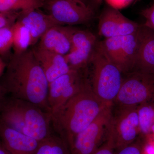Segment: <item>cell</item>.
<instances>
[{"label": "cell", "instance_id": "26", "mask_svg": "<svg viewBox=\"0 0 154 154\" xmlns=\"http://www.w3.org/2000/svg\"><path fill=\"white\" fill-rule=\"evenodd\" d=\"M141 14L145 19L143 25L154 31V3L150 7L143 10Z\"/></svg>", "mask_w": 154, "mask_h": 154}, {"label": "cell", "instance_id": "27", "mask_svg": "<svg viewBox=\"0 0 154 154\" xmlns=\"http://www.w3.org/2000/svg\"><path fill=\"white\" fill-rule=\"evenodd\" d=\"M116 151L111 142L106 139L93 154H115Z\"/></svg>", "mask_w": 154, "mask_h": 154}, {"label": "cell", "instance_id": "32", "mask_svg": "<svg viewBox=\"0 0 154 154\" xmlns=\"http://www.w3.org/2000/svg\"><path fill=\"white\" fill-rule=\"evenodd\" d=\"M0 154H10L0 141Z\"/></svg>", "mask_w": 154, "mask_h": 154}, {"label": "cell", "instance_id": "21", "mask_svg": "<svg viewBox=\"0 0 154 154\" xmlns=\"http://www.w3.org/2000/svg\"><path fill=\"white\" fill-rule=\"evenodd\" d=\"M44 5L45 0H0V11L27 12L39 9Z\"/></svg>", "mask_w": 154, "mask_h": 154}, {"label": "cell", "instance_id": "8", "mask_svg": "<svg viewBox=\"0 0 154 154\" xmlns=\"http://www.w3.org/2000/svg\"><path fill=\"white\" fill-rule=\"evenodd\" d=\"M83 70H71L49 83L48 103L51 116L57 112L82 88L88 78L83 74Z\"/></svg>", "mask_w": 154, "mask_h": 154}, {"label": "cell", "instance_id": "25", "mask_svg": "<svg viewBox=\"0 0 154 154\" xmlns=\"http://www.w3.org/2000/svg\"><path fill=\"white\" fill-rule=\"evenodd\" d=\"M22 11L2 12L0 15V29L13 26L17 22Z\"/></svg>", "mask_w": 154, "mask_h": 154}, {"label": "cell", "instance_id": "11", "mask_svg": "<svg viewBox=\"0 0 154 154\" xmlns=\"http://www.w3.org/2000/svg\"><path fill=\"white\" fill-rule=\"evenodd\" d=\"M140 25L125 17L117 9L108 7L99 17L98 31L105 38L123 36L134 33Z\"/></svg>", "mask_w": 154, "mask_h": 154}, {"label": "cell", "instance_id": "2", "mask_svg": "<svg viewBox=\"0 0 154 154\" xmlns=\"http://www.w3.org/2000/svg\"><path fill=\"white\" fill-rule=\"evenodd\" d=\"M108 105L96 97L87 78L81 90L51 115V125L69 148L77 135L89 126Z\"/></svg>", "mask_w": 154, "mask_h": 154}, {"label": "cell", "instance_id": "12", "mask_svg": "<svg viewBox=\"0 0 154 154\" xmlns=\"http://www.w3.org/2000/svg\"><path fill=\"white\" fill-rule=\"evenodd\" d=\"M1 141L10 154H35L40 142L0 121Z\"/></svg>", "mask_w": 154, "mask_h": 154}, {"label": "cell", "instance_id": "15", "mask_svg": "<svg viewBox=\"0 0 154 154\" xmlns=\"http://www.w3.org/2000/svg\"><path fill=\"white\" fill-rule=\"evenodd\" d=\"M17 21L28 28L31 37V46L36 45L42 36L50 28L60 25L49 14L37 10L22 12Z\"/></svg>", "mask_w": 154, "mask_h": 154}, {"label": "cell", "instance_id": "1", "mask_svg": "<svg viewBox=\"0 0 154 154\" xmlns=\"http://www.w3.org/2000/svg\"><path fill=\"white\" fill-rule=\"evenodd\" d=\"M0 85L11 97L35 104L50 113L48 83L31 48L11 54Z\"/></svg>", "mask_w": 154, "mask_h": 154}, {"label": "cell", "instance_id": "5", "mask_svg": "<svg viewBox=\"0 0 154 154\" xmlns=\"http://www.w3.org/2000/svg\"><path fill=\"white\" fill-rule=\"evenodd\" d=\"M154 101V75L134 71L123 74L121 88L113 105L137 107Z\"/></svg>", "mask_w": 154, "mask_h": 154}, {"label": "cell", "instance_id": "13", "mask_svg": "<svg viewBox=\"0 0 154 154\" xmlns=\"http://www.w3.org/2000/svg\"><path fill=\"white\" fill-rule=\"evenodd\" d=\"M75 28L69 26H53L42 36L37 45L43 49L65 56L71 49L72 35Z\"/></svg>", "mask_w": 154, "mask_h": 154}, {"label": "cell", "instance_id": "3", "mask_svg": "<svg viewBox=\"0 0 154 154\" xmlns=\"http://www.w3.org/2000/svg\"><path fill=\"white\" fill-rule=\"evenodd\" d=\"M0 121L39 142L52 134L49 113L31 102L14 97L5 98L2 103Z\"/></svg>", "mask_w": 154, "mask_h": 154}, {"label": "cell", "instance_id": "34", "mask_svg": "<svg viewBox=\"0 0 154 154\" xmlns=\"http://www.w3.org/2000/svg\"><path fill=\"white\" fill-rule=\"evenodd\" d=\"M2 12H1V11H0V15H1V14H2Z\"/></svg>", "mask_w": 154, "mask_h": 154}, {"label": "cell", "instance_id": "9", "mask_svg": "<svg viewBox=\"0 0 154 154\" xmlns=\"http://www.w3.org/2000/svg\"><path fill=\"white\" fill-rule=\"evenodd\" d=\"M49 14L60 25L88 24L94 18V10L86 4L74 0H45Z\"/></svg>", "mask_w": 154, "mask_h": 154}, {"label": "cell", "instance_id": "23", "mask_svg": "<svg viewBox=\"0 0 154 154\" xmlns=\"http://www.w3.org/2000/svg\"><path fill=\"white\" fill-rule=\"evenodd\" d=\"M13 26L0 29V56L3 59L8 57V60L11 55L13 46Z\"/></svg>", "mask_w": 154, "mask_h": 154}, {"label": "cell", "instance_id": "28", "mask_svg": "<svg viewBox=\"0 0 154 154\" xmlns=\"http://www.w3.org/2000/svg\"><path fill=\"white\" fill-rule=\"evenodd\" d=\"M107 1L109 4L113 6V7H112L113 8H114L115 6H116V7H122L125 5H127L132 0H107Z\"/></svg>", "mask_w": 154, "mask_h": 154}, {"label": "cell", "instance_id": "31", "mask_svg": "<svg viewBox=\"0 0 154 154\" xmlns=\"http://www.w3.org/2000/svg\"><path fill=\"white\" fill-rule=\"evenodd\" d=\"M102 1L103 0H91L92 5H93L92 8L93 9V8H96L99 7L102 4Z\"/></svg>", "mask_w": 154, "mask_h": 154}, {"label": "cell", "instance_id": "20", "mask_svg": "<svg viewBox=\"0 0 154 154\" xmlns=\"http://www.w3.org/2000/svg\"><path fill=\"white\" fill-rule=\"evenodd\" d=\"M12 28L14 53L20 54L25 52L31 46V37L29 30L17 20Z\"/></svg>", "mask_w": 154, "mask_h": 154}, {"label": "cell", "instance_id": "17", "mask_svg": "<svg viewBox=\"0 0 154 154\" xmlns=\"http://www.w3.org/2000/svg\"><path fill=\"white\" fill-rule=\"evenodd\" d=\"M141 27V25L138 30L134 33L122 36V72L123 74L132 72L134 68L140 45Z\"/></svg>", "mask_w": 154, "mask_h": 154}, {"label": "cell", "instance_id": "19", "mask_svg": "<svg viewBox=\"0 0 154 154\" xmlns=\"http://www.w3.org/2000/svg\"><path fill=\"white\" fill-rule=\"evenodd\" d=\"M35 154H70L66 142L59 136L51 134L39 143Z\"/></svg>", "mask_w": 154, "mask_h": 154}, {"label": "cell", "instance_id": "33", "mask_svg": "<svg viewBox=\"0 0 154 154\" xmlns=\"http://www.w3.org/2000/svg\"><path fill=\"white\" fill-rule=\"evenodd\" d=\"M74 1H76L79 2L83 3V4H86L85 3V0H74Z\"/></svg>", "mask_w": 154, "mask_h": 154}, {"label": "cell", "instance_id": "6", "mask_svg": "<svg viewBox=\"0 0 154 154\" xmlns=\"http://www.w3.org/2000/svg\"><path fill=\"white\" fill-rule=\"evenodd\" d=\"M137 107H112L106 139L111 142L116 151L132 143L139 137Z\"/></svg>", "mask_w": 154, "mask_h": 154}, {"label": "cell", "instance_id": "18", "mask_svg": "<svg viewBox=\"0 0 154 154\" xmlns=\"http://www.w3.org/2000/svg\"><path fill=\"white\" fill-rule=\"evenodd\" d=\"M139 137L145 139L150 135L154 126V101L146 102L137 107Z\"/></svg>", "mask_w": 154, "mask_h": 154}, {"label": "cell", "instance_id": "30", "mask_svg": "<svg viewBox=\"0 0 154 154\" xmlns=\"http://www.w3.org/2000/svg\"><path fill=\"white\" fill-rule=\"evenodd\" d=\"M7 63L4 59L0 57V77L2 75L5 70Z\"/></svg>", "mask_w": 154, "mask_h": 154}, {"label": "cell", "instance_id": "14", "mask_svg": "<svg viewBox=\"0 0 154 154\" xmlns=\"http://www.w3.org/2000/svg\"><path fill=\"white\" fill-rule=\"evenodd\" d=\"M31 48L48 83L69 72L70 68L64 55L51 52L34 45Z\"/></svg>", "mask_w": 154, "mask_h": 154}, {"label": "cell", "instance_id": "24", "mask_svg": "<svg viewBox=\"0 0 154 154\" xmlns=\"http://www.w3.org/2000/svg\"><path fill=\"white\" fill-rule=\"evenodd\" d=\"M146 147L144 139L139 137L132 143L116 151L115 154H146Z\"/></svg>", "mask_w": 154, "mask_h": 154}, {"label": "cell", "instance_id": "4", "mask_svg": "<svg viewBox=\"0 0 154 154\" xmlns=\"http://www.w3.org/2000/svg\"><path fill=\"white\" fill-rule=\"evenodd\" d=\"M90 64L93 70L89 81L94 94L106 105H113L121 88L123 74L107 55L101 41L97 42Z\"/></svg>", "mask_w": 154, "mask_h": 154}, {"label": "cell", "instance_id": "10", "mask_svg": "<svg viewBox=\"0 0 154 154\" xmlns=\"http://www.w3.org/2000/svg\"><path fill=\"white\" fill-rule=\"evenodd\" d=\"M71 47L65 56L71 69L83 70L90 64L96 44L97 37L88 30L75 28L72 36Z\"/></svg>", "mask_w": 154, "mask_h": 154}, {"label": "cell", "instance_id": "7", "mask_svg": "<svg viewBox=\"0 0 154 154\" xmlns=\"http://www.w3.org/2000/svg\"><path fill=\"white\" fill-rule=\"evenodd\" d=\"M113 105H108L89 126L75 137L69 147L70 154H93L107 138Z\"/></svg>", "mask_w": 154, "mask_h": 154}, {"label": "cell", "instance_id": "22", "mask_svg": "<svg viewBox=\"0 0 154 154\" xmlns=\"http://www.w3.org/2000/svg\"><path fill=\"white\" fill-rule=\"evenodd\" d=\"M122 36L105 38L104 40L101 41L107 55L121 71L122 65Z\"/></svg>", "mask_w": 154, "mask_h": 154}, {"label": "cell", "instance_id": "29", "mask_svg": "<svg viewBox=\"0 0 154 154\" xmlns=\"http://www.w3.org/2000/svg\"><path fill=\"white\" fill-rule=\"evenodd\" d=\"M7 94L5 89L0 85V107L4 99L6 98L5 96Z\"/></svg>", "mask_w": 154, "mask_h": 154}, {"label": "cell", "instance_id": "16", "mask_svg": "<svg viewBox=\"0 0 154 154\" xmlns=\"http://www.w3.org/2000/svg\"><path fill=\"white\" fill-rule=\"evenodd\" d=\"M134 71L154 75V31L143 24Z\"/></svg>", "mask_w": 154, "mask_h": 154}]
</instances>
